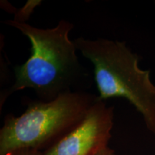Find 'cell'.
<instances>
[{
    "mask_svg": "<svg viewBox=\"0 0 155 155\" xmlns=\"http://www.w3.org/2000/svg\"><path fill=\"white\" fill-rule=\"evenodd\" d=\"M98 96L78 91L51 101L28 100L22 115H7L0 129V155L19 150L44 152L83 119Z\"/></svg>",
    "mask_w": 155,
    "mask_h": 155,
    "instance_id": "3957f363",
    "label": "cell"
},
{
    "mask_svg": "<svg viewBox=\"0 0 155 155\" xmlns=\"http://www.w3.org/2000/svg\"><path fill=\"white\" fill-rule=\"evenodd\" d=\"M114 115V106L98 97L82 121L42 155H96L108 147Z\"/></svg>",
    "mask_w": 155,
    "mask_h": 155,
    "instance_id": "277c9868",
    "label": "cell"
},
{
    "mask_svg": "<svg viewBox=\"0 0 155 155\" xmlns=\"http://www.w3.org/2000/svg\"><path fill=\"white\" fill-rule=\"evenodd\" d=\"M9 155H42V152L33 150H24L17 151Z\"/></svg>",
    "mask_w": 155,
    "mask_h": 155,
    "instance_id": "8992f818",
    "label": "cell"
},
{
    "mask_svg": "<svg viewBox=\"0 0 155 155\" xmlns=\"http://www.w3.org/2000/svg\"><path fill=\"white\" fill-rule=\"evenodd\" d=\"M5 23L28 37L31 54L24 64L14 68L15 83L1 94V111L7 98L18 91L32 89L39 100L51 101L65 93L77 91L75 88L84 84L88 74L79 62L74 41L69 38L73 23L61 19L50 29L35 28L14 19Z\"/></svg>",
    "mask_w": 155,
    "mask_h": 155,
    "instance_id": "6da1fadb",
    "label": "cell"
},
{
    "mask_svg": "<svg viewBox=\"0 0 155 155\" xmlns=\"http://www.w3.org/2000/svg\"><path fill=\"white\" fill-rule=\"evenodd\" d=\"M77 50L94 65L98 99H127L143 116L155 136V85L150 71L139 66V57L125 42L99 38L75 39Z\"/></svg>",
    "mask_w": 155,
    "mask_h": 155,
    "instance_id": "7a4b0ae2",
    "label": "cell"
},
{
    "mask_svg": "<svg viewBox=\"0 0 155 155\" xmlns=\"http://www.w3.org/2000/svg\"><path fill=\"white\" fill-rule=\"evenodd\" d=\"M40 2V1H28L24 7L17 11L14 20L19 23H27L26 21L32 13L35 7Z\"/></svg>",
    "mask_w": 155,
    "mask_h": 155,
    "instance_id": "5b68a950",
    "label": "cell"
},
{
    "mask_svg": "<svg viewBox=\"0 0 155 155\" xmlns=\"http://www.w3.org/2000/svg\"><path fill=\"white\" fill-rule=\"evenodd\" d=\"M96 155H116V154L115 153H114V150H112L111 149H110L109 147H106V148H104V150H101Z\"/></svg>",
    "mask_w": 155,
    "mask_h": 155,
    "instance_id": "52a82bcc",
    "label": "cell"
}]
</instances>
